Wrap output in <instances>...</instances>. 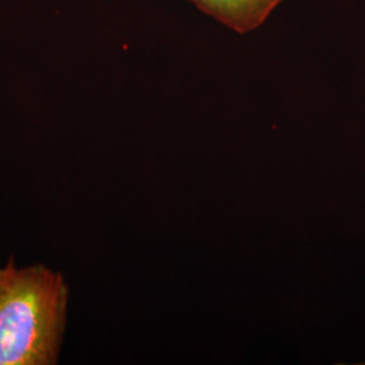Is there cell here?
<instances>
[{"mask_svg": "<svg viewBox=\"0 0 365 365\" xmlns=\"http://www.w3.org/2000/svg\"><path fill=\"white\" fill-rule=\"evenodd\" d=\"M68 288L42 265L0 268V365H49L66 325Z\"/></svg>", "mask_w": 365, "mask_h": 365, "instance_id": "1", "label": "cell"}, {"mask_svg": "<svg viewBox=\"0 0 365 365\" xmlns=\"http://www.w3.org/2000/svg\"><path fill=\"white\" fill-rule=\"evenodd\" d=\"M235 33L248 34L265 24L283 0H188Z\"/></svg>", "mask_w": 365, "mask_h": 365, "instance_id": "2", "label": "cell"}]
</instances>
